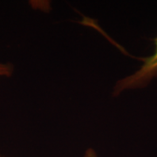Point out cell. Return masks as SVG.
Returning <instances> with one entry per match:
<instances>
[{
	"label": "cell",
	"instance_id": "4",
	"mask_svg": "<svg viewBox=\"0 0 157 157\" xmlns=\"http://www.w3.org/2000/svg\"><path fill=\"white\" fill-rule=\"evenodd\" d=\"M0 157H6V156H5V155H2V154H0Z\"/></svg>",
	"mask_w": 157,
	"mask_h": 157
},
{
	"label": "cell",
	"instance_id": "3",
	"mask_svg": "<svg viewBox=\"0 0 157 157\" xmlns=\"http://www.w3.org/2000/svg\"><path fill=\"white\" fill-rule=\"evenodd\" d=\"M82 157H99V155H98L95 149L89 147V148L86 149V151L84 152Z\"/></svg>",
	"mask_w": 157,
	"mask_h": 157
},
{
	"label": "cell",
	"instance_id": "2",
	"mask_svg": "<svg viewBox=\"0 0 157 157\" xmlns=\"http://www.w3.org/2000/svg\"><path fill=\"white\" fill-rule=\"evenodd\" d=\"M14 71V67L8 62H0V77H11Z\"/></svg>",
	"mask_w": 157,
	"mask_h": 157
},
{
	"label": "cell",
	"instance_id": "1",
	"mask_svg": "<svg viewBox=\"0 0 157 157\" xmlns=\"http://www.w3.org/2000/svg\"><path fill=\"white\" fill-rule=\"evenodd\" d=\"M142 64L134 73L118 79L113 85L112 95L117 97L121 94L146 88L157 78V37L155 39V50L151 55L141 59Z\"/></svg>",
	"mask_w": 157,
	"mask_h": 157
}]
</instances>
